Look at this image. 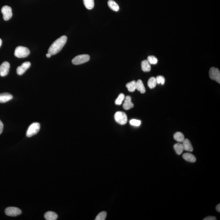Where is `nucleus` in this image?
Instances as JSON below:
<instances>
[{"label":"nucleus","instance_id":"obj_1","mask_svg":"<svg viewBox=\"0 0 220 220\" xmlns=\"http://www.w3.org/2000/svg\"><path fill=\"white\" fill-rule=\"evenodd\" d=\"M67 40V38L66 36H63L60 37L51 45L48 53H49L51 56L58 54L65 46Z\"/></svg>","mask_w":220,"mask_h":220},{"label":"nucleus","instance_id":"obj_2","mask_svg":"<svg viewBox=\"0 0 220 220\" xmlns=\"http://www.w3.org/2000/svg\"><path fill=\"white\" fill-rule=\"evenodd\" d=\"M30 54L29 49L24 46H19L16 48L14 51V55L18 58L27 57Z\"/></svg>","mask_w":220,"mask_h":220},{"label":"nucleus","instance_id":"obj_3","mask_svg":"<svg viewBox=\"0 0 220 220\" xmlns=\"http://www.w3.org/2000/svg\"><path fill=\"white\" fill-rule=\"evenodd\" d=\"M40 129V125L39 123L35 122L29 126L27 131V137H30L37 134Z\"/></svg>","mask_w":220,"mask_h":220},{"label":"nucleus","instance_id":"obj_4","mask_svg":"<svg viewBox=\"0 0 220 220\" xmlns=\"http://www.w3.org/2000/svg\"><path fill=\"white\" fill-rule=\"evenodd\" d=\"M116 122L121 125H125L127 122V116L126 113L122 111H118L114 116Z\"/></svg>","mask_w":220,"mask_h":220},{"label":"nucleus","instance_id":"obj_5","mask_svg":"<svg viewBox=\"0 0 220 220\" xmlns=\"http://www.w3.org/2000/svg\"><path fill=\"white\" fill-rule=\"evenodd\" d=\"M90 59V56L88 54L80 55L75 57L72 62L75 65H81L87 62Z\"/></svg>","mask_w":220,"mask_h":220},{"label":"nucleus","instance_id":"obj_6","mask_svg":"<svg viewBox=\"0 0 220 220\" xmlns=\"http://www.w3.org/2000/svg\"><path fill=\"white\" fill-rule=\"evenodd\" d=\"M209 76L211 79L220 83V72L219 69L215 67H212L209 71Z\"/></svg>","mask_w":220,"mask_h":220},{"label":"nucleus","instance_id":"obj_7","mask_svg":"<svg viewBox=\"0 0 220 220\" xmlns=\"http://www.w3.org/2000/svg\"><path fill=\"white\" fill-rule=\"evenodd\" d=\"M5 213L7 216H10V217H16L20 215L22 213V212L18 208L10 207L5 209Z\"/></svg>","mask_w":220,"mask_h":220},{"label":"nucleus","instance_id":"obj_8","mask_svg":"<svg viewBox=\"0 0 220 220\" xmlns=\"http://www.w3.org/2000/svg\"><path fill=\"white\" fill-rule=\"evenodd\" d=\"M1 12L3 15V19L5 21H8L10 19L12 16V9L10 7L5 5L1 9Z\"/></svg>","mask_w":220,"mask_h":220},{"label":"nucleus","instance_id":"obj_9","mask_svg":"<svg viewBox=\"0 0 220 220\" xmlns=\"http://www.w3.org/2000/svg\"><path fill=\"white\" fill-rule=\"evenodd\" d=\"M10 63L7 62H5L0 66V76L4 77L8 74L10 69Z\"/></svg>","mask_w":220,"mask_h":220},{"label":"nucleus","instance_id":"obj_10","mask_svg":"<svg viewBox=\"0 0 220 220\" xmlns=\"http://www.w3.org/2000/svg\"><path fill=\"white\" fill-rule=\"evenodd\" d=\"M31 66V63L29 62H26L22 63L21 66H18L17 68V73L18 75H22Z\"/></svg>","mask_w":220,"mask_h":220},{"label":"nucleus","instance_id":"obj_11","mask_svg":"<svg viewBox=\"0 0 220 220\" xmlns=\"http://www.w3.org/2000/svg\"><path fill=\"white\" fill-rule=\"evenodd\" d=\"M123 107L124 109L126 110H129L134 107V104L132 102L131 98L130 96H127L125 98Z\"/></svg>","mask_w":220,"mask_h":220},{"label":"nucleus","instance_id":"obj_12","mask_svg":"<svg viewBox=\"0 0 220 220\" xmlns=\"http://www.w3.org/2000/svg\"><path fill=\"white\" fill-rule=\"evenodd\" d=\"M13 98V96L9 93H5L0 94V103H3L10 100Z\"/></svg>","mask_w":220,"mask_h":220},{"label":"nucleus","instance_id":"obj_13","mask_svg":"<svg viewBox=\"0 0 220 220\" xmlns=\"http://www.w3.org/2000/svg\"><path fill=\"white\" fill-rule=\"evenodd\" d=\"M183 142L184 150L189 152H192L193 150V148L191 143L189 139H185Z\"/></svg>","mask_w":220,"mask_h":220},{"label":"nucleus","instance_id":"obj_14","mask_svg":"<svg viewBox=\"0 0 220 220\" xmlns=\"http://www.w3.org/2000/svg\"><path fill=\"white\" fill-rule=\"evenodd\" d=\"M45 219L47 220H56L58 218V215L54 212L49 211L46 212L44 215Z\"/></svg>","mask_w":220,"mask_h":220},{"label":"nucleus","instance_id":"obj_15","mask_svg":"<svg viewBox=\"0 0 220 220\" xmlns=\"http://www.w3.org/2000/svg\"><path fill=\"white\" fill-rule=\"evenodd\" d=\"M183 158L185 160L191 163L195 162L196 161V158L193 154L190 153H184L183 155Z\"/></svg>","mask_w":220,"mask_h":220},{"label":"nucleus","instance_id":"obj_16","mask_svg":"<svg viewBox=\"0 0 220 220\" xmlns=\"http://www.w3.org/2000/svg\"><path fill=\"white\" fill-rule=\"evenodd\" d=\"M108 5L110 9L115 12L119 10V6L115 1L113 0H109L108 2Z\"/></svg>","mask_w":220,"mask_h":220},{"label":"nucleus","instance_id":"obj_17","mask_svg":"<svg viewBox=\"0 0 220 220\" xmlns=\"http://www.w3.org/2000/svg\"><path fill=\"white\" fill-rule=\"evenodd\" d=\"M173 148H174L176 153L178 155H180L182 154L184 150L182 144H181L180 143H178L175 144Z\"/></svg>","mask_w":220,"mask_h":220},{"label":"nucleus","instance_id":"obj_18","mask_svg":"<svg viewBox=\"0 0 220 220\" xmlns=\"http://www.w3.org/2000/svg\"><path fill=\"white\" fill-rule=\"evenodd\" d=\"M136 89L142 93L146 92V89L141 80H139L136 82Z\"/></svg>","mask_w":220,"mask_h":220},{"label":"nucleus","instance_id":"obj_19","mask_svg":"<svg viewBox=\"0 0 220 220\" xmlns=\"http://www.w3.org/2000/svg\"><path fill=\"white\" fill-rule=\"evenodd\" d=\"M142 69L143 71L144 72H149L151 70V66L147 60H144L142 61Z\"/></svg>","mask_w":220,"mask_h":220},{"label":"nucleus","instance_id":"obj_20","mask_svg":"<svg viewBox=\"0 0 220 220\" xmlns=\"http://www.w3.org/2000/svg\"><path fill=\"white\" fill-rule=\"evenodd\" d=\"M126 87L127 88L129 91L133 92L136 89V82L133 81L129 82L126 84Z\"/></svg>","mask_w":220,"mask_h":220},{"label":"nucleus","instance_id":"obj_21","mask_svg":"<svg viewBox=\"0 0 220 220\" xmlns=\"http://www.w3.org/2000/svg\"><path fill=\"white\" fill-rule=\"evenodd\" d=\"M174 139L178 142H182L185 139L184 135L181 132H178L174 134Z\"/></svg>","mask_w":220,"mask_h":220},{"label":"nucleus","instance_id":"obj_22","mask_svg":"<svg viewBox=\"0 0 220 220\" xmlns=\"http://www.w3.org/2000/svg\"><path fill=\"white\" fill-rule=\"evenodd\" d=\"M84 4L88 10H91L94 7V0H83Z\"/></svg>","mask_w":220,"mask_h":220},{"label":"nucleus","instance_id":"obj_23","mask_svg":"<svg viewBox=\"0 0 220 220\" xmlns=\"http://www.w3.org/2000/svg\"><path fill=\"white\" fill-rule=\"evenodd\" d=\"M157 81L156 78L152 77L149 79L148 82V86L150 89H153L157 85Z\"/></svg>","mask_w":220,"mask_h":220},{"label":"nucleus","instance_id":"obj_24","mask_svg":"<svg viewBox=\"0 0 220 220\" xmlns=\"http://www.w3.org/2000/svg\"><path fill=\"white\" fill-rule=\"evenodd\" d=\"M125 95L123 93H121L116 99L115 101V104L117 105H121L122 104L123 101L125 100Z\"/></svg>","mask_w":220,"mask_h":220},{"label":"nucleus","instance_id":"obj_25","mask_svg":"<svg viewBox=\"0 0 220 220\" xmlns=\"http://www.w3.org/2000/svg\"><path fill=\"white\" fill-rule=\"evenodd\" d=\"M147 61L151 65H155L158 62V60L156 57L153 56H149L148 57Z\"/></svg>","mask_w":220,"mask_h":220},{"label":"nucleus","instance_id":"obj_26","mask_svg":"<svg viewBox=\"0 0 220 220\" xmlns=\"http://www.w3.org/2000/svg\"><path fill=\"white\" fill-rule=\"evenodd\" d=\"M107 213L106 212H102L97 216L95 220H105L106 219Z\"/></svg>","mask_w":220,"mask_h":220},{"label":"nucleus","instance_id":"obj_27","mask_svg":"<svg viewBox=\"0 0 220 220\" xmlns=\"http://www.w3.org/2000/svg\"><path fill=\"white\" fill-rule=\"evenodd\" d=\"M156 79L157 84H161V85H163L165 83V79L163 76H157V78H156Z\"/></svg>","mask_w":220,"mask_h":220},{"label":"nucleus","instance_id":"obj_28","mask_svg":"<svg viewBox=\"0 0 220 220\" xmlns=\"http://www.w3.org/2000/svg\"><path fill=\"white\" fill-rule=\"evenodd\" d=\"M130 124L132 126H139L141 125V122L139 120L136 119L131 120L130 121Z\"/></svg>","mask_w":220,"mask_h":220},{"label":"nucleus","instance_id":"obj_29","mask_svg":"<svg viewBox=\"0 0 220 220\" xmlns=\"http://www.w3.org/2000/svg\"><path fill=\"white\" fill-rule=\"evenodd\" d=\"M217 220L215 217H213V216H208L205 217L204 218L203 220Z\"/></svg>","mask_w":220,"mask_h":220},{"label":"nucleus","instance_id":"obj_30","mask_svg":"<svg viewBox=\"0 0 220 220\" xmlns=\"http://www.w3.org/2000/svg\"><path fill=\"white\" fill-rule=\"evenodd\" d=\"M3 129V124L0 120V134L2 133Z\"/></svg>","mask_w":220,"mask_h":220},{"label":"nucleus","instance_id":"obj_31","mask_svg":"<svg viewBox=\"0 0 220 220\" xmlns=\"http://www.w3.org/2000/svg\"><path fill=\"white\" fill-rule=\"evenodd\" d=\"M216 210H217V211H218V212H219V213H220V204H218V205H217V206H216Z\"/></svg>","mask_w":220,"mask_h":220},{"label":"nucleus","instance_id":"obj_32","mask_svg":"<svg viewBox=\"0 0 220 220\" xmlns=\"http://www.w3.org/2000/svg\"><path fill=\"white\" fill-rule=\"evenodd\" d=\"M51 55L49 53H48L47 54H46V56L47 57V58H50V57H51Z\"/></svg>","mask_w":220,"mask_h":220},{"label":"nucleus","instance_id":"obj_33","mask_svg":"<svg viewBox=\"0 0 220 220\" xmlns=\"http://www.w3.org/2000/svg\"><path fill=\"white\" fill-rule=\"evenodd\" d=\"M2 40L0 38V47H1V45H2Z\"/></svg>","mask_w":220,"mask_h":220}]
</instances>
